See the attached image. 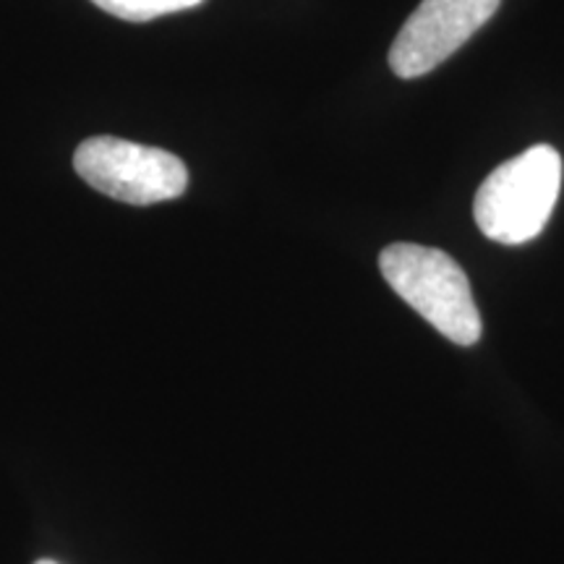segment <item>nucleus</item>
Instances as JSON below:
<instances>
[{
  "label": "nucleus",
  "mask_w": 564,
  "mask_h": 564,
  "mask_svg": "<svg viewBox=\"0 0 564 564\" xmlns=\"http://www.w3.org/2000/svg\"><path fill=\"white\" fill-rule=\"evenodd\" d=\"M97 9L112 13L116 19L123 21H152L167 13L188 11L204 0H91Z\"/></svg>",
  "instance_id": "nucleus-5"
},
{
  "label": "nucleus",
  "mask_w": 564,
  "mask_h": 564,
  "mask_svg": "<svg viewBox=\"0 0 564 564\" xmlns=\"http://www.w3.org/2000/svg\"><path fill=\"white\" fill-rule=\"evenodd\" d=\"M74 167L95 192L137 207L178 199L188 188V171L181 158L116 137L82 141Z\"/></svg>",
  "instance_id": "nucleus-3"
},
{
  "label": "nucleus",
  "mask_w": 564,
  "mask_h": 564,
  "mask_svg": "<svg viewBox=\"0 0 564 564\" xmlns=\"http://www.w3.org/2000/svg\"><path fill=\"white\" fill-rule=\"evenodd\" d=\"M502 0H423L390 47V68L415 79L444 63L497 13Z\"/></svg>",
  "instance_id": "nucleus-4"
},
{
  "label": "nucleus",
  "mask_w": 564,
  "mask_h": 564,
  "mask_svg": "<svg viewBox=\"0 0 564 564\" xmlns=\"http://www.w3.org/2000/svg\"><path fill=\"white\" fill-rule=\"evenodd\" d=\"M37 564H55V562H37Z\"/></svg>",
  "instance_id": "nucleus-6"
},
{
  "label": "nucleus",
  "mask_w": 564,
  "mask_h": 564,
  "mask_svg": "<svg viewBox=\"0 0 564 564\" xmlns=\"http://www.w3.org/2000/svg\"><path fill=\"white\" fill-rule=\"evenodd\" d=\"M387 285L436 333L463 348L481 340L484 324L468 274L449 253L419 243H392L379 257Z\"/></svg>",
  "instance_id": "nucleus-1"
},
{
  "label": "nucleus",
  "mask_w": 564,
  "mask_h": 564,
  "mask_svg": "<svg viewBox=\"0 0 564 564\" xmlns=\"http://www.w3.org/2000/svg\"><path fill=\"white\" fill-rule=\"evenodd\" d=\"M562 188V158L535 144L502 162L478 188L474 217L481 232L505 246H523L546 228Z\"/></svg>",
  "instance_id": "nucleus-2"
}]
</instances>
